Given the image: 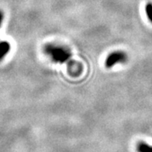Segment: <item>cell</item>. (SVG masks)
<instances>
[{
	"instance_id": "cell-1",
	"label": "cell",
	"mask_w": 152,
	"mask_h": 152,
	"mask_svg": "<svg viewBox=\"0 0 152 152\" xmlns=\"http://www.w3.org/2000/svg\"><path fill=\"white\" fill-rule=\"evenodd\" d=\"M44 53L55 63L64 64L70 59L71 53L69 49L58 45L48 43L44 47Z\"/></svg>"
},
{
	"instance_id": "cell-2",
	"label": "cell",
	"mask_w": 152,
	"mask_h": 152,
	"mask_svg": "<svg viewBox=\"0 0 152 152\" xmlns=\"http://www.w3.org/2000/svg\"><path fill=\"white\" fill-rule=\"evenodd\" d=\"M126 60H127V55L125 54L124 52H121V51L114 52L107 56L105 62V65L107 68H112L116 64L124 63L126 62Z\"/></svg>"
},
{
	"instance_id": "cell-3",
	"label": "cell",
	"mask_w": 152,
	"mask_h": 152,
	"mask_svg": "<svg viewBox=\"0 0 152 152\" xmlns=\"http://www.w3.org/2000/svg\"><path fill=\"white\" fill-rule=\"evenodd\" d=\"M10 50V44L8 42H0V61L9 53Z\"/></svg>"
},
{
	"instance_id": "cell-4",
	"label": "cell",
	"mask_w": 152,
	"mask_h": 152,
	"mask_svg": "<svg viewBox=\"0 0 152 152\" xmlns=\"http://www.w3.org/2000/svg\"><path fill=\"white\" fill-rule=\"evenodd\" d=\"M137 151L138 152H152V145H148L144 141L140 142L137 145Z\"/></svg>"
},
{
	"instance_id": "cell-5",
	"label": "cell",
	"mask_w": 152,
	"mask_h": 152,
	"mask_svg": "<svg viewBox=\"0 0 152 152\" xmlns=\"http://www.w3.org/2000/svg\"><path fill=\"white\" fill-rule=\"evenodd\" d=\"M145 12H146V15L148 19L150 20V21L152 22V4L151 3H148L145 7Z\"/></svg>"
},
{
	"instance_id": "cell-6",
	"label": "cell",
	"mask_w": 152,
	"mask_h": 152,
	"mask_svg": "<svg viewBox=\"0 0 152 152\" xmlns=\"http://www.w3.org/2000/svg\"><path fill=\"white\" fill-rule=\"evenodd\" d=\"M3 20H4V14H3L2 11H0V27H1V26H2Z\"/></svg>"
}]
</instances>
